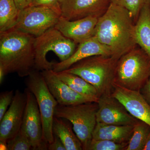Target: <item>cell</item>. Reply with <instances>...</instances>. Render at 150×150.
I'll return each instance as SVG.
<instances>
[{
    "mask_svg": "<svg viewBox=\"0 0 150 150\" xmlns=\"http://www.w3.org/2000/svg\"><path fill=\"white\" fill-rule=\"evenodd\" d=\"M118 60L110 56H91L79 61L64 71L78 75L93 86L100 98L112 94Z\"/></svg>",
    "mask_w": 150,
    "mask_h": 150,
    "instance_id": "3",
    "label": "cell"
},
{
    "mask_svg": "<svg viewBox=\"0 0 150 150\" xmlns=\"http://www.w3.org/2000/svg\"><path fill=\"white\" fill-rule=\"evenodd\" d=\"M77 44L65 37L55 28L49 29L40 36L35 37V70L41 71L53 69L54 63L48 62L46 58L48 52H54L59 57L60 62H63L73 55Z\"/></svg>",
    "mask_w": 150,
    "mask_h": 150,
    "instance_id": "6",
    "label": "cell"
},
{
    "mask_svg": "<svg viewBox=\"0 0 150 150\" xmlns=\"http://www.w3.org/2000/svg\"><path fill=\"white\" fill-rule=\"evenodd\" d=\"M150 132V126L139 121L134 126L132 137L125 150H143Z\"/></svg>",
    "mask_w": 150,
    "mask_h": 150,
    "instance_id": "22",
    "label": "cell"
},
{
    "mask_svg": "<svg viewBox=\"0 0 150 150\" xmlns=\"http://www.w3.org/2000/svg\"><path fill=\"white\" fill-rule=\"evenodd\" d=\"M9 150H33L26 134L20 129L18 133L7 142Z\"/></svg>",
    "mask_w": 150,
    "mask_h": 150,
    "instance_id": "24",
    "label": "cell"
},
{
    "mask_svg": "<svg viewBox=\"0 0 150 150\" xmlns=\"http://www.w3.org/2000/svg\"><path fill=\"white\" fill-rule=\"evenodd\" d=\"M111 95L123 105L131 115L150 126V105L141 92L114 85Z\"/></svg>",
    "mask_w": 150,
    "mask_h": 150,
    "instance_id": "15",
    "label": "cell"
},
{
    "mask_svg": "<svg viewBox=\"0 0 150 150\" xmlns=\"http://www.w3.org/2000/svg\"><path fill=\"white\" fill-rule=\"evenodd\" d=\"M27 102L21 129L27 135L33 150H47L48 144L43 140L42 119L37 100L27 88Z\"/></svg>",
    "mask_w": 150,
    "mask_h": 150,
    "instance_id": "9",
    "label": "cell"
},
{
    "mask_svg": "<svg viewBox=\"0 0 150 150\" xmlns=\"http://www.w3.org/2000/svg\"><path fill=\"white\" fill-rule=\"evenodd\" d=\"M94 36L118 59L137 46L135 23L131 14L112 3L98 18Z\"/></svg>",
    "mask_w": 150,
    "mask_h": 150,
    "instance_id": "1",
    "label": "cell"
},
{
    "mask_svg": "<svg viewBox=\"0 0 150 150\" xmlns=\"http://www.w3.org/2000/svg\"><path fill=\"white\" fill-rule=\"evenodd\" d=\"M110 0H59L61 16L75 20L88 16L99 18L105 12Z\"/></svg>",
    "mask_w": 150,
    "mask_h": 150,
    "instance_id": "11",
    "label": "cell"
},
{
    "mask_svg": "<svg viewBox=\"0 0 150 150\" xmlns=\"http://www.w3.org/2000/svg\"><path fill=\"white\" fill-rule=\"evenodd\" d=\"M48 89L60 105H69L98 102L99 98L78 93L56 75L52 69L41 71Z\"/></svg>",
    "mask_w": 150,
    "mask_h": 150,
    "instance_id": "13",
    "label": "cell"
},
{
    "mask_svg": "<svg viewBox=\"0 0 150 150\" xmlns=\"http://www.w3.org/2000/svg\"><path fill=\"white\" fill-rule=\"evenodd\" d=\"M0 150H8L7 142L0 141Z\"/></svg>",
    "mask_w": 150,
    "mask_h": 150,
    "instance_id": "32",
    "label": "cell"
},
{
    "mask_svg": "<svg viewBox=\"0 0 150 150\" xmlns=\"http://www.w3.org/2000/svg\"><path fill=\"white\" fill-rule=\"evenodd\" d=\"M59 1V0H32L30 6H46L60 11Z\"/></svg>",
    "mask_w": 150,
    "mask_h": 150,
    "instance_id": "27",
    "label": "cell"
},
{
    "mask_svg": "<svg viewBox=\"0 0 150 150\" xmlns=\"http://www.w3.org/2000/svg\"><path fill=\"white\" fill-rule=\"evenodd\" d=\"M14 93L13 90L1 93L0 95V120L5 114L9 106L13 100Z\"/></svg>",
    "mask_w": 150,
    "mask_h": 150,
    "instance_id": "26",
    "label": "cell"
},
{
    "mask_svg": "<svg viewBox=\"0 0 150 150\" xmlns=\"http://www.w3.org/2000/svg\"><path fill=\"white\" fill-rule=\"evenodd\" d=\"M55 73L60 79L78 93L99 98L96 89L79 76L64 71Z\"/></svg>",
    "mask_w": 150,
    "mask_h": 150,
    "instance_id": "20",
    "label": "cell"
},
{
    "mask_svg": "<svg viewBox=\"0 0 150 150\" xmlns=\"http://www.w3.org/2000/svg\"><path fill=\"white\" fill-rule=\"evenodd\" d=\"M150 78V58L137 46L118 59L114 85L140 91Z\"/></svg>",
    "mask_w": 150,
    "mask_h": 150,
    "instance_id": "4",
    "label": "cell"
},
{
    "mask_svg": "<svg viewBox=\"0 0 150 150\" xmlns=\"http://www.w3.org/2000/svg\"><path fill=\"white\" fill-rule=\"evenodd\" d=\"M99 55L111 56L108 48L93 36L78 44L74 54L67 60L54 63L52 70L56 73L61 72L81 60Z\"/></svg>",
    "mask_w": 150,
    "mask_h": 150,
    "instance_id": "16",
    "label": "cell"
},
{
    "mask_svg": "<svg viewBox=\"0 0 150 150\" xmlns=\"http://www.w3.org/2000/svg\"><path fill=\"white\" fill-rule=\"evenodd\" d=\"M98 18L91 16L69 20L61 16L54 28L78 44L93 37Z\"/></svg>",
    "mask_w": 150,
    "mask_h": 150,
    "instance_id": "14",
    "label": "cell"
},
{
    "mask_svg": "<svg viewBox=\"0 0 150 150\" xmlns=\"http://www.w3.org/2000/svg\"><path fill=\"white\" fill-rule=\"evenodd\" d=\"M97 123L117 126H134L139 120L131 115L112 95L100 97L97 103Z\"/></svg>",
    "mask_w": 150,
    "mask_h": 150,
    "instance_id": "10",
    "label": "cell"
},
{
    "mask_svg": "<svg viewBox=\"0 0 150 150\" xmlns=\"http://www.w3.org/2000/svg\"><path fill=\"white\" fill-rule=\"evenodd\" d=\"M61 16L60 11L44 6H29L20 11L15 29L35 37L55 27Z\"/></svg>",
    "mask_w": 150,
    "mask_h": 150,
    "instance_id": "8",
    "label": "cell"
},
{
    "mask_svg": "<svg viewBox=\"0 0 150 150\" xmlns=\"http://www.w3.org/2000/svg\"><path fill=\"white\" fill-rule=\"evenodd\" d=\"M140 92L146 100L150 105V78Z\"/></svg>",
    "mask_w": 150,
    "mask_h": 150,
    "instance_id": "29",
    "label": "cell"
},
{
    "mask_svg": "<svg viewBox=\"0 0 150 150\" xmlns=\"http://www.w3.org/2000/svg\"><path fill=\"white\" fill-rule=\"evenodd\" d=\"M47 150H67L62 141L55 135H54V141L51 144H48Z\"/></svg>",
    "mask_w": 150,
    "mask_h": 150,
    "instance_id": "28",
    "label": "cell"
},
{
    "mask_svg": "<svg viewBox=\"0 0 150 150\" xmlns=\"http://www.w3.org/2000/svg\"><path fill=\"white\" fill-rule=\"evenodd\" d=\"M111 3L124 8L129 11L136 23L143 7L150 0H110Z\"/></svg>",
    "mask_w": 150,
    "mask_h": 150,
    "instance_id": "23",
    "label": "cell"
},
{
    "mask_svg": "<svg viewBox=\"0 0 150 150\" xmlns=\"http://www.w3.org/2000/svg\"><path fill=\"white\" fill-rule=\"evenodd\" d=\"M25 84L37 100L42 119L43 140L48 145L54 141L53 121L59 103L49 91L41 71H33L27 77Z\"/></svg>",
    "mask_w": 150,
    "mask_h": 150,
    "instance_id": "7",
    "label": "cell"
},
{
    "mask_svg": "<svg viewBox=\"0 0 150 150\" xmlns=\"http://www.w3.org/2000/svg\"><path fill=\"white\" fill-rule=\"evenodd\" d=\"M27 102L25 91L17 90L13 100L5 114L0 120V141L7 142L21 128Z\"/></svg>",
    "mask_w": 150,
    "mask_h": 150,
    "instance_id": "12",
    "label": "cell"
},
{
    "mask_svg": "<svg viewBox=\"0 0 150 150\" xmlns=\"http://www.w3.org/2000/svg\"><path fill=\"white\" fill-rule=\"evenodd\" d=\"M19 13L14 0H0V32L15 27Z\"/></svg>",
    "mask_w": 150,
    "mask_h": 150,
    "instance_id": "21",
    "label": "cell"
},
{
    "mask_svg": "<svg viewBox=\"0 0 150 150\" xmlns=\"http://www.w3.org/2000/svg\"><path fill=\"white\" fill-rule=\"evenodd\" d=\"M128 144L108 140L92 139L87 150H125Z\"/></svg>",
    "mask_w": 150,
    "mask_h": 150,
    "instance_id": "25",
    "label": "cell"
},
{
    "mask_svg": "<svg viewBox=\"0 0 150 150\" xmlns=\"http://www.w3.org/2000/svg\"><path fill=\"white\" fill-rule=\"evenodd\" d=\"M68 120L55 116L53 124L54 135L61 139L67 150H83L82 145Z\"/></svg>",
    "mask_w": 150,
    "mask_h": 150,
    "instance_id": "18",
    "label": "cell"
},
{
    "mask_svg": "<svg viewBox=\"0 0 150 150\" xmlns=\"http://www.w3.org/2000/svg\"><path fill=\"white\" fill-rule=\"evenodd\" d=\"M134 126H117L97 123L92 139L108 140L119 143L129 144Z\"/></svg>",
    "mask_w": 150,
    "mask_h": 150,
    "instance_id": "17",
    "label": "cell"
},
{
    "mask_svg": "<svg viewBox=\"0 0 150 150\" xmlns=\"http://www.w3.org/2000/svg\"><path fill=\"white\" fill-rule=\"evenodd\" d=\"M135 27L137 45L150 58V2L143 7Z\"/></svg>",
    "mask_w": 150,
    "mask_h": 150,
    "instance_id": "19",
    "label": "cell"
},
{
    "mask_svg": "<svg viewBox=\"0 0 150 150\" xmlns=\"http://www.w3.org/2000/svg\"><path fill=\"white\" fill-rule=\"evenodd\" d=\"M98 105L96 102H88L69 105L58 104L55 116L70 122L76 135L80 140L83 149L87 150L92 139L97 124Z\"/></svg>",
    "mask_w": 150,
    "mask_h": 150,
    "instance_id": "5",
    "label": "cell"
},
{
    "mask_svg": "<svg viewBox=\"0 0 150 150\" xmlns=\"http://www.w3.org/2000/svg\"><path fill=\"white\" fill-rule=\"evenodd\" d=\"M35 38L14 28L0 32V73L24 77L35 70Z\"/></svg>",
    "mask_w": 150,
    "mask_h": 150,
    "instance_id": "2",
    "label": "cell"
},
{
    "mask_svg": "<svg viewBox=\"0 0 150 150\" xmlns=\"http://www.w3.org/2000/svg\"><path fill=\"white\" fill-rule=\"evenodd\" d=\"M143 150H150V132L147 138Z\"/></svg>",
    "mask_w": 150,
    "mask_h": 150,
    "instance_id": "31",
    "label": "cell"
},
{
    "mask_svg": "<svg viewBox=\"0 0 150 150\" xmlns=\"http://www.w3.org/2000/svg\"><path fill=\"white\" fill-rule=\"evenodd\" d=\"M20 11L30 6L32 0H14Z\"/></svg>",
    "mask_w": 150,
    "mask_h": 150,
    "instance_id": "30",
    "label": "cell"
}]
</instances>
